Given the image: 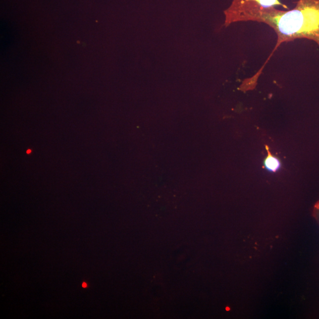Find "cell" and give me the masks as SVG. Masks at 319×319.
Segmentation results:
<instances>
[{
  "instance_id": "cell-6",
  "label": "cell",
  "mask_w": 319,
  "mask_h": 319,
  "mask_svg": "<svg viewBox=\"0 0 319 319\" xmlns=\"http://www.w3.org/2000/svg\"><path fill=\"white\" fill-rule=\"evenodd\" d=\"M31 152H32V151H31L30 150H27V154H30L31 153Z\"/></svg>"
},
{
  "instance_id": "cell-2",
  "label": "cell",
  "mask_w": 319,
  "mask_h": 319,
  "mask_svg": "<svg viewBox=\"0 0 319 319\" xmlns=\"http://www.w3.org/2000/svg\"><path fill=\"white\" fill-rule=\"evenodd\" d=\"M265 148L267 152H268V155H267L263 162V168L270 172L276 173L282 167V163H281L279 158L275 157V155L272 154V152L270 151V147L268 145H265Z\"/></svg>"
},
{
  "instance_id": "cell-1",
  "label": "cell",
  "mask_w": 319,
  "mask_h": 319,
  "mask_svg": "<svg viewBox=\"0 0 319 319\" xmlns=\"http://www.w3.org/2000/svg\"><path fill=\"white\" fill-rule=\"evenodd\" d=\"M224 14L226 27L235 22H256L275 31L277 43L269 60L281 44L297 39L313 40L319 46V0H299L295 8L288 11L263 8L251 0H233Z\"/></svg>"
},
{
  "instance_id": "cell-4",
  "label": "cell",
  "mask_w": 319,
  "mask_h": 319,
  "mask_svg": "<svg viewBox=\"0 0 319 319\" xmlns=\"http://www.w3.org/2000/svg\"><path fill=\"white\" fill-rule=\"evenodd\" d=\"M312 216H313L319 225V200L313 206V210H312Z\"/></svg>"
},
{
  "instance_id": "cell-3",
  "label": "cell",
  "mask_w": 319,
  "mask_h": 319,
  "mask_svg": "<svg viewBox=\"0 0 319 319\" xmlns=\"http://www.w3.org/2000/svg\"><path fill=\"white\" fill-rule=\"evenodd\" d=\"M259 6L263 8H275L276 6H282L288 9L287 6L281 3L280 0H251Z\"/></svg>"
},
{
  "instance_id": "cell-5",
  "label": "cell",
  "mask_w": 319,
  "mask_h": 319,
  "mask_svg": "<svg viewBox=\"0 0 319 319\" xmlns=\"http://www.w3.org/2000/svg\"><path fill=\"white\" fill-rule=\"evenodd\" d=\"M82 287L84 288L87 287V284H86L85 283H83Z\"/></svg>"
}]
</instances>
